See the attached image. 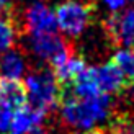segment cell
<instances>
[{"instance_id":"obj_1","label":"cell","mask_w":134,"mask_h":134,"mask_svg":"<svg viewBox=\"0 0 134 134\" xmlns=\"http://www.w3.org/2000/svg\"><path fill=\"white\" fill-rule=\"evenodd\" d=\"M113 108L110 95L95 97H67L61 103V119L77 131L95 129L106 121Z\"/></svg>"},{"instance_id":"obj_2","label":"cell","mask_w":134,"mask_h":134,"mask_svg":"<svg viewBox=\"0 0 134 134\" xmlns=\"http://www.w3.org/2000/svg\"><path fill=\"white\" fill-rule=\"evenodd\" d=\"M26 90V103L49 113L56 110L61 103L62 88L61 82L56 79L54 72L48 69H38L30 72L23 80Z\"/></svg>"},{"instance_id":"obj_3","label":"cell","mask_w":134,"mask_h":134,"mask_svg":"<svg viewBox=\"0 0 134 134\" xmlns=\"http://www.w3.org/2000/svg\"><path fill=\"white\" fill-rule=\"evenodd\" d=\"M56 28L65 38H79L88 28L92 21V7L80 0L61 2L56 10Z\"/></svg>"},{"instance_id":"obj_4","label":"cell","mask_w":134,"mask_h":134,"mask_svg":"<svg viewBox=\"0 0 134 134\" xmlns=\"http://www.w3.org/2000/svg\"><path fill=\"white\" fill-rule=\"evenodd\" d=\"M26 49L38 61L49 64L52 69L61 65L70 56V48L57 33H39L26 36Z\"/></svg>"},{"instance_id":"obj_5","label":"cell","mask_w":134,"mask_h":134,"mask_svg":"<svg viewBox=\"0 0 134 134\" xmlns=\"http://www.w3.org/2000/svg\"><path fill=\"white\" fill-rule=\"evenodd\" d=\"M87 75L92 80L93 87L98 93L103 95H116V93L123 92L126 87V77L123 75L119 69L113 62H103L97 65H87Z\"/></svg>"},{"instance_id":"obj_6","label":"cell","mask_w":134,"mask_h":134,"mask_svg":"<svg viewBox=\"0 0 134 134\" xmlns=\"http://www.w3.org/2000/svg\"><path fill=\"white\" fill-rule=\"evenodd\" d=\"M23 25L28 35L56 33V15L51 7L43 0L31 2L23 12Z\"/></svg>"},{"instance_id":"obj_7","label":"cell","mask_w":134,"mask_h":134,"mask_svg":"<svg viewBox=\"0 0 134 134\" xmlns=\"http://www.w3.org/2000/svg\"><path fill=\"white\" fill-rule=\"evenodd\" d=\"M106 31L121 48H134V7L111 13L106 21Z\"/></svg>"},{"instance_id":"obj_8","label":"cell","mask_w":134,"mask_h":134,"mask_svg":"<svg viewBox=\"0 0 134 134\" xmlns=\"http://www.w3.org/2000/svg\"><path fill=\"white\" fill-rule=\"evenodd\" d=\"M46 115H48V113L35 108V106H31L30 103H25L23 106H20V108H16L13 111L10 131L18 132V134H28L33 129L43 126Z\"/></svg>"},{"instance_id":"obj_9","label":"cell","mask_w":134,"mask_h":134,"mask_svg":"<svg viewBox=\"0 0 134 134\" xmlns=\"http://www.w3.org/2000/svg\"><path fill=\"white\" fill-rule=\"evenodd\" d=\"M26 72V57L18 49H8L0 56V79L20 80Z\"/></svg>"},{"instance_id":"obj_10","label":"cell","mask_w":134,"mask_h":134,"mask_svg":"<svg viewBox=\"0 0 134 134\" xmlns=\"http://www.w3.org/2000/svg\"><path fill=\"white\" fill-rule=\"evenodd\" d=\"M26 103V90L23 82L12 79H0V105L15 111Z\"/></svg>"},{"instance_id":"obj_11","label":"cell","mask_w":134,"mask_h":134,"mask_svg":"<svg viewBox=\"0 0 134 134\" xmlns=\"http://www.w3.org/2000/svg\"><path fill=\"white\" fill-rule=\"evenodd\" d=\"M85 67H87V62H85L83 57L70 54L61 65L54 67L52 72H54V75H56V79L59 82L69 83V82H74V80L85 70Z\"/></svg>"},{"instance_id":"obj_12","label":"cell","mask_w":134,"mask_h":134,"mask_svg":"<svg viewBox=\"0 0 134 134\" xmlns=\"http://www.w3.org/2000/svg\"><path fill=\"white\" fill-rule=\"evenodd\" d=\"M111 62L119 69L126 80H134V48L116 49L111 56Z\"/></svg>"},{"instance_id":"obj_13","label":"cell","mask_w":134,"mask_h":134,"mask_svg":"<svg viewBox=\"0 0 134 134\" xmlns=\"http://www.w3.org/2000/svg\"><path fill=\"white\" fill-rule=\"evenodd\" d=\"M16 43V26L13 20L0 15V56L13 48Z\"/></svg>"},{"instance_id":"obj_14","label":"cell","mask_w":134,"mask_h":134,"mask_svg":"<svg viewBox=\"0 0 134 134\" xmlns=\"http://www.w3.org/2000/svg\"><path fill=\"white\" fill-rule=\"evenodd\" d=\"M113 134H134V121L131 118H119L113 124Z\"/></svg>"},{"instance_id":"obj_15","label":"cell","mask_w":134,"mask_h":134,"mask_svg":"<svg viewBox=\"0 0 134 134\" xmlns=\"http://www.w3.org/2000/svg\"><path fill=\"white\" fill-rule=\"evenodd\" d=\"M12 116H13V110L0 105V134H5V132L10 131Z\"/></svg>"},{"instance_id":"obj_16","label":"cell","mask_w":134,"mask_h":134,"mask_svg":"<svg viewBox=\"0 0 134 134\" xmlns=\"http://www.w3.org/2000/svg\"><path fill=\"white\" fill-rule=\"evenodd\" d=\"M129 0H100V3L105 10H108L110 13H116V12H121L123 8H126Z\"/></svg>"},{"instance_id":"obj_17","label":"cell","mask_w":134,"mask_h":134,"mask_svg":"<svg viewBox=\"0 0 134 134\" xmlns=\"http://www.w3.org/2000/svg\"><path fill=\"white\" fill-rule=\"evenodd\" d=\"M10 3H12V0H0V15H3L10 8Z\"/></svg>"},{"instance_id":"obj_18","label":"cell","mask_w":134,"mask_h":134,"mask_svg":"<svg viewBox=\"0 0 134 134\" xmlns=\"http://www.w3.org/2000/svg\"><path fill=\"white\" fill-rule=\"evenodd\" d=\"M28 134H52L49 129H46V128H43V126H39V128H36V129H33L31 132H28Z\"/></svg>"},{"instance_id":"obj_19","label":"cell","mask_w":134,"mask_h":134,"mask_svg":"<svg viewBox=\"0 0 134 134\" xmlns=\"http://www.w3.org/2000/svg\"><path fill=\"white\" fill-rule=\"evenodd\" d=\"M72 134H105V132L100 131V129H88V131H75Z\"/></svg>"},{"instance_id":"obj_20","label":"cell","mask_w":134,"mask_h":134,"mask_svg":"<svg viewBox=\"0 0 134 134\" xmlns=\"http://www.w3.org/2000/svg\"><path fill=\"white\" fill-rule=\"evenodd\" d=\"M8 134H18V132H13V131H12V132H8Z\"/></svg>"},{"instance_id":"obj_21","label":"cell","mask_w":134,"mask_h":134,"mask_svg":"<svg viewBox=\"0 0 134 134\" xmlns=\"http://www.w3.org/2000/svg\"><path fill=\"white\" fill-rule=\"evenodd\" d=\"M132 2H134V0H132Z\"/></svg>"}]
</instances>
